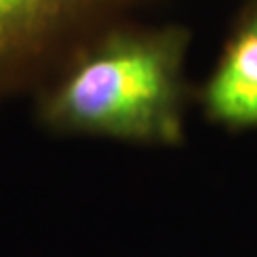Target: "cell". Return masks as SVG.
<instances>
[{"instance_id": "obj_1", "label": "cell", "mask_w": 257, "mask_h": 257, "mask_svg": "<svg viewBox=\"0 0 257 257\" xmlns=\"http://www.w3.org/2000/svg\"><path fill=\"white\" fill-rule=\"evenodd\" d=\"M189 44L191 33L183 25L130 19L112 27L37 92L40 124L63 136L181 145Z\"/></svg>"}, {"instance_id": "obj_3", "label": "cell", "mask_w": 257, "mask_h": 257, "mask_svg": "<svg viewBox=\"0 0 257 257\" xmlns=\"http://www.w3.org/2000/svg\"><path fill=\"white\" fill-rule=\"evenodd\" d=\"M204 114L223 128H257V0L249 2L200 93Z\"/></svg>"}, {"instance_id": "obj_2", "label": "cell", "mask_w": 257, "mask_h": 257, "mask_svg": "<svg viewBox=\"0 0 257 257\" xmlns=\"http://www.w3.org/2000/svg\"><path fill=\"white\" fill-rule=\"evenodd\" d=\"M153 0H0V101L38 92Z\"/></svg>"}]
</instances>
